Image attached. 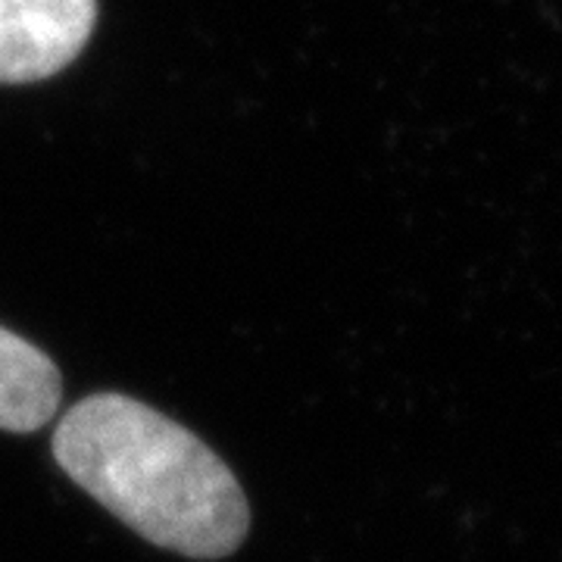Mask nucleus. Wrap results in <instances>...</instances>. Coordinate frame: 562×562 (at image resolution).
I'll use <instances>...</instances> for the list:
<instances>
[{"label":"nucleus","instance_id":"obj_1","mask_svg":"<svg viewBox=\"0 0 562 562\" xmlns=\"http://www.w3.org/2000/svg\"><path fill=\"white\" fill-rule=\"evenodd\" d=\"M54 460L144 541L188 560L241 547L250 509L235 472L206 443L125 394H91L54 431Z\"/></svg>","mask_w":562,"mask_h":562},{"label":"nucleus","instance_id":"obj_3","mask_svg":"<svg viewBox=\"0 0 562 562\" xmlns=\"http://www.w3.org/2000/svg\"><path fill=\"white\" fill-rule=\"evenodd\" d=\"M63 379L41 347L0 328V428L38 431L60 409Z\"/></svg>","mask_w":562,"mask_h":562},{"label":"nucleus","instance_id":"obj_2","mask_svg":"<svg viewBox=\"0 0 562 562\" xmlns=\"http://www.w3.org/2000/svg\"><path fill=\"white\" fill-rule=\"evenodd\" d=\"M98 22V0H0V81L57 76L81 54Z\"/></svg>","mask_w":562,"mask_h":562}]
</instances>
